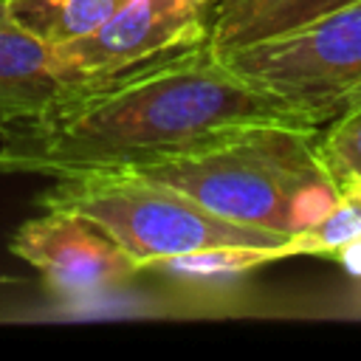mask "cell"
I'll list each match as a JSON object with an SVG mask.
<instances>
[{
	"mask_svg": "<svg viewBox=\"0 0 361 361\" xmlns=\"http://www.w3.org/2000/svg\"><path fill=\"white\" fill-rule=\"evenodd\" d=\"M262 121L310 124L237 76L203 39L102 79H73L37 116L0 130V172L68 178L164 161Z\"/></svg>",
	"mask_w": 361,
	"mask_h": 361,
	"instance_id": "obj_1",
	"label": "cell"
},
{
	"mask_svg": "<svg viewBox=\"0 0 361 361\" xmlns=\"http://www.w3.org/2000/svg\"><path fill=\"white\" fill-rule=\"evenodd\" d=\"M319 130L293 121L245 124L124 172L161 180L231 223L290 240L322 223L341 200L319 149Z\"/></svg>",
	"mask_w": 361,
	"mask_h": 361,
	"instance_id": "obj_2",
	"label": "cell"
},
{
	"mask_svg": "<svg viewBox=\"0 0 361 361\" xmlns=\"http://www.w3.org/2000/svg\"><path fill=\"white\" fill-rule=\"evenodd\" d=\"M34 203L85 217L102 228L138 265V271H149L180 254L226 245L282 248L285 257H290L288 237L231 223L203 209L189 195L138 172L121 169L54 178Z\"/></svg>",
	"mask_w": 361,
	"mask_h": 361,
	"instance_id": "obj_3",
	"label": "cell"
},
{
	"mask_svg": "<svg viewBox=\"0 0 361 361\" xmlns=\"http://www.w3.org/2000/svg\"><path fill=\"white\" fill-rule=\"evenodd\" d=\"M220 56L237 76L322 127L361 87V0Z\"/></svg>",
	"mask_w": 361,
	"mask_h": 361,
	"instance_id": "obj_4",
	"label": "cell"
},
{
	"mask_svg": "<svg viewBox=\"0 0 361 361\" xmlns=\"http://www.w3.org/2000/svg\"><path fill=\"white\" fill-rule=\"evenodd\" d=\"M212 0H121L90 34L51 45L48 71L62 79H102L209 37Z\"/></svg>",
	"mask_w": 361,
	"mask_h": 361,
	"instance_id": "obj_5",
	"label": "cell"
},
{
	"mask_svg": "<svg viewBox=\"0 0 361 361\" xmlns=\"http://www.w3.org/2000/svg\"><path fill=\"white\" fill-rule=\"evenodd\" d=\"M8 248L39 271L51 293L68 299L102 293L138 274V265L102 228L59 209L23 220Z\"/></svg>",
	"mask_w": 361,
	"mask_h": 361,
	"instance_id": "obj_6",
	"label": "cell"
},
{
	"mask_svg": "<svg viewBox=\"0 0 361 361\" xmlns=\"http://www.w3.org/2000/svg\"><path fill=\"white\" fill-rule=\"evenodd\" d=\"M355 0H217L209 11L206 42L217 54L265 42L302 28Z\"/></svg>",
	"mask_w": 361,
	"mask_h": 361,
	"instance_id": "obj_7",
	"label": "cell"
},
{
	"mask_svg": "<svg viewBox=\"0 0 361 361\" xmlns=\"http://www.w3.org/2000/svg\"><path fill=\"white\" fill-rule=\"evenodd\" d=\"M121 0H6L8 17L42 45H62L99 28Z\"/></svg>",
	"mask_w": 361,
	"mask_h": 361,
	"instance_id": "obj_8",
	"label": "cell"
},
{
	"mask_svg": "<svg viewBox=\"0 0 361 361\" xmlns=\"http://www.w3.org/2000/svg\"><path fill=\"white\" fill-rule=\"evenodd\" d=\"M319 149L341 195L361 192V104L322 124Z\"/></svg>",
	"mask_w": 361,
	"mask_h": 361,
	"instance_id": "obj_9",
	"label": "cell"
},
{
	"mask_svg": "<svg viewBox=\"0 0 361 361\" xmlns=\"http://www.w3.org/2000/svg\"><path fill=\"white\" fill-rule=\"evenodd\" d=\"M355 243H361V192H344L322 223L290 237V257H338Z\"/></svg>",
	"mask_w": 361,
	"mask_h": 361,
	"instance_id": "obj_10",
	"label": "cell"
},
{
	"mask_svg": "<svg viewBox=\"0 0 361 361\" xmlns=\"http://www.w3.org/2000/svg\"><path fill=\"white\" fill-rule=\"evenodd\" d=\"M288 259L282 248H251V245H226V248H206L195 254H180L152 265L149 271H169L186 276H220V274H245L259 265Z\"/></svg>",
	"mask_w": 361,
	"mask_h": 361,
	"instance_id": "obj_11",
	"label": "cell"
},
{
	"mask_svg": "<svg viewBox=\"0 0 361 361\" xmlns=\"http://www.w3.org/2000/svg\"><path fill=\"white\" fill-rule=\"evenodd\" d=\"M355 104H361V87H358V90H355V93L341 104V110H338V113H344V110H350V107H355Z\"/></svg>",
	"mask_w": 361,
	"mask_h": 361,
	"instance_id": "obj_12",
	"label": "cell"
},
{
	"mask_svg": "<svg viewBox=\"0 0 361 361\" xmlns=\"http://www.w3.org/2000/svg\"><path fill=\"white\" fill-rule=\"evenodd\" d=\"M214 3H217V0H212V6H214Z\"/></svg>",
	"mask_w": 361,
	"mask_h": 361,
	"instance_id": "obj_13",
	"label": "cell"
}]
</instances>
